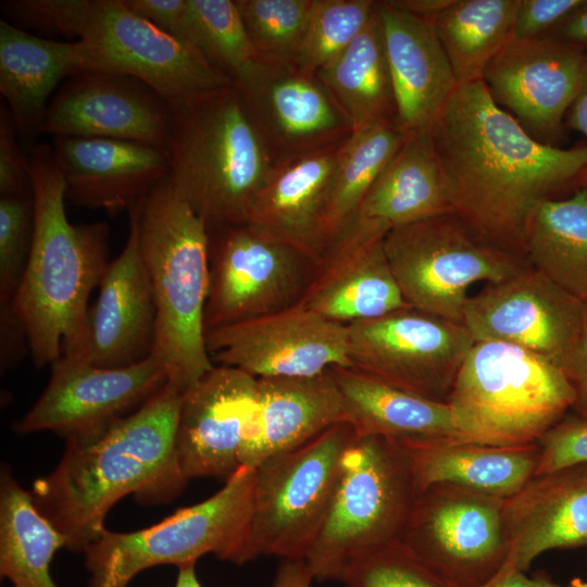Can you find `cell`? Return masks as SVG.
Returning a JSON list of instances; mask_svg holds the SVG:
<instances>
[{"label": "cell", "mask_w": 587, "mask_h": 587, "mask_svg": "<svg viewBox=\"0 0 587 587\" xmlns=\"http://www.w3.org/2000/svg\"><path fill=\"white\" fill-rule=\"evenodd\" d=\"M384 247L407 304L458 323L474 284L498 283L530 266L524 254L453 211L392 228Z\"/></svg>", "instance_id": "9c48e42d"}, {"label": "cell", "mask_w": 587, "mask_h": 587, "mask_svg": "<svg viewBox=\"0 0 587 587\" xmlns=\"http://www.w3.org/2000/svg\"><path fill=\"white\" fill-rule=\"evenodd\" d=\"M65 198L110 215L129 210L170 174V152L142 142L95 137H53Z\"/></svg>", "instance_id": "603a6c76"}, {"label": "cell", "mask_w": 587, "mask_h": 587, "mask_svg": "<svg viewBox=\"0 0 587 587\" xmlns=\"http://www.w3.org/2000/svg\"><path fill=\"white\" fill-rule=\"evenodd\" d=\"M148 271L158 319L151 357L183 392L215 364L205 342L210 234L168 174L128 210Z\"/></svg>", "instance_id": "277c9868"}, {"label": "cell", "mask_w": 587, "mask_h": 587, "mask_svg": "<svg viewBox=\"0 0 587 587\" xmlns=\"http://www.w3.org/2000/svg\"><path fill=\"white\" fill-rule=\"evenodd\" d=\"M75 45L80 72L137 78L167 102L233 83L193 47L136 14L123 0H92Z\"/></svg>", "instance_id": "7c38bea8"}, {"label": "cell", "mask_w": 587, "mask_h": 587, "mask_svg": "<svg viewBox=\"0 0 587 587\" xmlns=\"http://www.w3.org/2000/svg\"><path fill=\"white\" fill-rule=\"evenodd\" d=\"M232 80L274 160L340 143L354 129L316 75L292 61L258 54Z\"/></svg>", "instance_id": "2e32d148"}, {"label": "cell", "mask_w": 587, "mask_h": 587, "mask_svg": "<svg viewBox=\"0 0 587 587\" xmlns=\"http://www.w3.org/2000/svg\"><path fill=\"white\" fill-rule=\"evenodd\" d=\"M584 303L580 332L562 371L574 392L572 413L587 421V302Z\"/></svg>", "instance_id": "c3c4849f"}, {"label": "cell", "mask_w": 587, "mask_h": 587, "mask_svg": "<svg viewBox=\"0 0 587 587\" xmlns=\"http://www.w3.org/2000/svg\"><path fill=\"white\" fill-rule=\"evenodd\" d=\"M344 398L346 423L357 435L401 444L466 441L450 405L399 388L353 366L332 367Z\"/></svg>", "instance_id": "f1b7e54d"}, {"label": "cell", "mask_w": 587, "mask_h": 587, "mask_svg": "<svg viewBox=\"0 0 587 587\" xmlns=\"http://www.w3.org/2000/svg\"><path fill=\"white\" fill-rule=\"evenodd\" d=\"M210 239L205 334L296 304L313 265L302 253L250 225L223 228Z\"/></svg>", "instance_id": "5bb4252c"}, {"label": "cell", "mask_w": 587, "mask_h": 587, "mask_svg": "<svg viewBox=\"0 0 587 587\" xmlns=\"http://www.w3.org/2000/svg\"><path fill=\"white\" fill-rule=\"evenodd\" d=\"M385 236L352 221L312 265L297 303L345 325L407 307L385 252Z\"/></svg>", "instance_id": "7402d4cb"}, {"label": "cell", "mask_w": 587, "mask_h": 587, "mask_svg": "<svg viewBox=\"0 0 587 587\" xmlns=\"http://www.w3.org/2000/svg\"><path fill=\"white\" fill-rule=\"evenodd\" d=\"M479 587H562L545 574L529 577L508 558L502 567Z\"/></svg>", "instance_id": "f907efd6"}, {"label": "cell", "mask_w": 587, "mask_h": 587, "mask_svg": "<svg viewBox=\"0 0 587 587\" xmlns=\"http://www.w3.org/2000/svg\"><path fill=\"white\" fill-rule=\"evenodd\" d=\"M168 105L171 177L209 234L247 225L274 158L236 86Z\"/></svg>", "instance_id": "5b68a950"}, {"label": "cell", "mask_w": 587, "mask_h": 587, "mask_svg": "<svg viewBox=\"0 0 587 587\" xmlns=\"http://www.w3.org/2000/svg\"><path fill=\"white\" fill-rule=\"evenodd\" d=\"M1 370L16 364L28 350L26 332L16 316L11 302L0 305Z\"/></svg>", "instance_id": "681fc988"}, {"label": "cell", "mask_w": 587, "mask_h": 587, "mask_svg": "<svg viewBox=\"0 0 587 587\" xmlns=\"http://www.w3.org/2000/svg\"><path fill=\"white\" fill-rule=\"evenodd\" d=\"M357 434L339 423L255 467L250 539L254 557L304 560L332 502Z\"/></svg>", "instance_id": "30bf717a"}, {"label": "cell", "mask_w": 587, "mask_h": 587, "mask_svg": "<svg viewBox=\"0 0 587 587\" xmlns=\"http://www.w3.org/2000/svg\"><path fill=\"white\" fill-rule=\"evenodd\" d=\"M520 0H452L432 22L458 85L482 80L513 38Z\"/></svg>", "instance_id": "d590c367"}, {"label": "cell", "mask_w": 587, "mask_h": 587, "mask_svg": "<svg viewBox=\"0 0 587 587\" xmlns=\"http://www.w3.org/2000/svg\"><path fill=\"white\" fill-rule=\"evenodd\" d=\"M341 143L275 159L247 225L314 264L329 243L326 213Z\"/></svg>", "instance_id": "d4e9b609"}, {"label": "cell", "mask_w": 587, "mask_h": 587, "mask_svg": "<svg viewBox=\"0 0 587 587\" xmlns=\"http://www.w3.org/2000/svg\"><path fill=\"white\" fill-rule=\"evenodd\" d=\"M375 8L372 0H312L294 63L316 75L364 29Z\"/></svg>", "instance_id": "f35d334b"}, {"label": "cell", "mask_w": 587, "mask_h": 587, "mask_svg": "<svg viewBox=\"0 0 587 587\" xmlns=\"http://www.w3.org/2000/svg\"><path fill=\"white\" fill-rule=\"evenodd\" d=\"M509 559L526 572L541 553L587 546V464L535 475L505 499Z\"/></svg>", "instance_id": "4316f807"}, {"label": "cell", "mask_w": 587, "mask_h": 587, "mask_svg": "<svg viewBox=\"0 0 587 587\" xmlns=\"http://www.w3.org/2000/svg\"><path fill=\"white\" fill-rule=\"evenodd\" d=\"M35 229L30 255L11 305L37 367L60 357L87 360L89 297L109 264L105 222L72 224L65 183L52 147L30 149Z\"/></svg>", "instance_id": "3957f363"}, {"label": "cell", "mask_w": 587, "mask_h": 587, "mask_svg": "<svg viewBox=\"0 0 587 587\" xmlns=\"http://www.w3.org/2000/svg\"><path fill=\"white\" fill-rule=\"evenodd\" d=\"M255 467L240 466L207 500L139 530L105 529L85 551L89 587H126L139 572L196 564L204 554L241 565L253 560L250 539Z\"/></svg>", "instance_id": "ba28073f"}, {"label": "cell", "mask_w": 587, "mask_h": 587, "mask_svg": "<svg viewBox=\"0 0 587 587\" xmlns=\"http://www.w3.org/2000/svg\"><path fill=\"white\" fill-rule=\"evenodd\" d=\"M539 449L535 475L587 464V421L567 414L537 441Z\"/></svg>", "instance_id": "ee69618b"}, {"label": "cell", "mask_w": 587, "mask_h": 587, "mask_svg": "<svg viewBox=\"0 0 587 587\" xmlns=\"http://www.w3.org/2000/svg\"><path fill=\"white\" fill-rule=\"evenodd\" d=\"M564 587H587V580L573 579L567 586Z\"/></svg>", "instance_id": "6f0895ef"}, {"label": "cell", "mask_w": 587, "mask_h": 587, "mask_svg": "<svg viewBox=\"0 0 587 587\" xmlns=\"http://www.w3.org/2000/svg\"><path fill=\"white\" fill-rule=\"evenodd\" d=\"M341 582L347 587H448L401 542L359 561Z\"/></svg>", "instance_id": "b9f144b4"}, {"label": "cell", "mask_w": 587, "mask_h": 587, "mask_svg": "<svg viewBox=\"0 0 587 587\" xmlns=\"http://www.w3.org/2000/svg\"><path fill=\"white\" fill-rule=\"evenodd\" d=\"M429 133L453 212L525 257L535 212L587 168V146L539 142L494 102L483 80L458 85Z\"/></svg>", "instance_id": "6da1fadb"}, {"label": "cell", "mask_w": 587, "mask_h": 587, "mask_svg": "<svg viewBox=\"0 0 587 587\" xmlns=\"http://www.w3.org/2000/svg\"><path fill=\"white\" fill-rule=\"evenodd\" d=\"M40 133L130 140L168 150L170 105L137 78L83 71L54 92Z\"/></svg>", "instance_id": "44dd1931"}, {"label": "cell", "mask_w": 587, "mask_h": 587, "mask_svg": "<svg viewBox=\"0 0 587 587\" xmlns=\"http://www.w3.org/2000/svg\"><path fill=\"white\" fill-rule=\"evenodd\" d=\"M586 0H520L513 38L535 39L550 35Z\"/></svg>", "instance_id": "bcb514c9"}, {"label": "cell", "mask_w": 587, "mask_h": 587, "mask_svg": "<svg viewBox=\"0 0 587 587\" xmlns=\"http://www.w3.org/2000/svg\"><path fill=\"white\" fill-rule=\"evenodd\" d=\"M582 187L587 190V168L584 172L583 178H582Z\"/></svg>", "instance_id": "680465c9"}, {"label": "cell", "mask_w": 587, "mask_h": 587, "mask_svg": "<svg viewBox=\"0 0 587 587\" xmlns=\"http://www.w3.org/2000/svg\"><path fill=\"white\" fill-rule=\"evenodd\" d=\"M92 0H10L1 4L8 22L32 29L77 40Z\"/></svg>", "instance_id": "7bdbcfd3"}, {"label": "cell", "mask_w": 587, "mask_h": 587, "mask_svg": "<svg viewBox=\"0 0 587 587\" xmlns=\"http://www.w3.org/2000/svg\"><path fill=\"white\" fill-rule=\"evenodd\" d=\"M136 14L183 41L188 0H123Z\"/></svg>", "instance_id": "7dc6e473"}, {"label": "cell", "mask_w": 587, "mask_h": 587, "mask_svg": "<svg viewBox=\"0 0 587 587\" xmlns=\"http://www.w3.org/2000/svg\"><path fill=\"white\" fill-rule=\"evenodd\" d=\"M258 416L259 379L214 365L182 396L174 447L182 478L232 476L241 466Z\"/></svg>", "instance_id": "d6986e66"}, {"label": "cell", "mask_w": 587, "mask_h": 587, "mask_svg": "<svg viewBox=\"0 0 587 587\" xmlns=\"http://www.w3.org/2000/svg\"><path fill=\"white\" fill-rule=\"evenodd\" d=\"M175 587H201L195 571V564L178 567Z\"/></svg>", "instance_id": "9f6ffc18"}, {"label": "cell", "mask_w": 587, "mask_h": 587, "mask_svg": "<svg viewBox=\"0 0 587 587\" xmlns=\"http://www.w3.org/2000/svg\"><path fill=\"white\" fill-rule=\"evenodd\" d=\"M66 539L7 467L0 476V573L13 587H57L50 564Z\"/></svg>", "instance_id": "836d02e7"}, {"label": "cell", "mask_w": 587, "mask_h": 587, "mask_svg": "<svg viewBox=\"0 0 587 587\" xmlns=\"http://www.w3.org/2000/svg\"><path fill=\"white\" fill-rule=\"evenodd\" d=\"M258 379V423L241 451V466L257 467L265 459L346 423L344 398L332 369L314 376Z\"/></svg>", "instance_id": "83f0119b"}, {"label": "cell", "mask_w": 587, "mask_h": 587, "mask_svg": "<svg viewBox=\"0 0 587 587\" xmlns=\"http://www.w3.org/2000/svg\"><path fill=\"white\" fill-rule=\"evenodd\" d=\"M235 2L258 53L294 62L312 0H235Z\"/></svg>", "instance_id": "ab89813d"}, {"label": "cell", "mask_w": 587, "mask_h": 587, "mask_svg": "<svg viewBox=\"0 0 587 587\" xmlns=\"http://www.w3.org/2000/svg\"><path fill=\"white\" fill-rule=\"evenodd\" d=\"M167 380L165 367L153 357L129 366L100 367L62 355L16 427L23 434L50 430L66 440L93 439L142 407Z\"/></svg>", "instance_id": "9a60e30c"}, {"label": "cell", "mask_w": 587, "mask_h": 587, "mask_svg": "<svg viewBox=\"0 0 587 587\" xmlns=\"http://www.w3.org/2000/svg\"><path fill=\"white\" fill-rule=\"evenodd\" d=\"M420 490L451 484L508 499L536 473L538 445L494 446L471 441L401 444Z\"/></svg>", "instance_id": "1f68e13d"}, {"label": "cell", "mask_w": 587, "mask_h": 587, "mask_svg": "<svg viewBox=\"0 0 587 587\" xmlns=\"http://www.w3.org/2000/svg\"><path fill=\"white\" fill-rule=\"evenodd\" d=\"M34 229L33 196H0V305L10 303L20 286Z\"/></svg>", "instance_id": "60d3db41"}, {"label": "cell", "mask_w": 587, "mask_h": 587, "mask_svg": "<svg viewBox=\"0 0 587 587\" xmlns=\"http://www.w3.org/2000/svg\"><path fill=\"white\" fill-rule=\"evenodd\" d=\"M392 82L397 125L405 135L429 130L458 87L430 22L377 1Z\"/></svg>", "instance_id": "484cf974"}, {"label": "cell", "mask_w": 587, "mask_h": 587, "mask_svg": "<svg viewBox=\"0 0 587 587\" xmlns=\"http://www.w3.org/2000/svg\"><path fill=\"white\" fill-rule=\"evenodd\" d=\"M586 52L552 36L512 38L486 66L482 80L494 102L533 138L554 146L576 97Z\"/></svg>", "instance_id": "ffe728a7"}, {"label": "cell", "mask_w": 587, "mask_h": 587, "mask_svg": "<svg viewBox=\"0 0 587 587\" xmlns=\"http://www.w3.org/2000/svg\"><path fill=\"white\" fill-rule=\"evenodd\" d=\"M215 365L239 369L257 378L307 377L334 366H352L347 325L298 303L205 334Z\"/></svg>", "instance_id": "e0dca14e"}, {"label": "cell", "mask_w": 587, "mask_h": 587, "mask_svg": "<svg viewBox=\"0 0 587 587\" xmlns=\"http://www.w3.org/2000/svg\"><path fill=\"white\" fill-rule=\"evenodd\" d=\"M567 124L587 139V52L576 97L569 109Z\"/></svg>", "instance_id": "db71d44e"}, {"label": "cell", "mask_w": 587, "mask_h": 587, "mask_svg": "<svg viewBox=\"0 0 587 587\" xmlns=\"http://www.w3.org/2000/svg\"><path fill=\"white\" fill-rule=\"evenodd\" d=\"M390 2L397 8L432 23L452 0H391Z\"/></svg>", "instance_id": "11a10c76"}, {"label": "cell", "mask_w": 587, "mask_h": 587, "mask_svg": "<svg viewBox=\"0 0 587 587\" xmlns=\"http://www.w3.org/2000/svg\"><path fill=\"white\" fill-rule=\"evenodd\" d=\"M78 72L75 40L40 37L0 21V92L24 140L40 134L53 92Z\"/></svg>", "instance_id": "f546056e"}, {"label": "cell", "mask_w": 587, "mask_h": 587, "mask_svg": "<svg viewBox=\"0 0 587 587\" xmlns=\"http://www.w3.org/2000/svg\"><path fill=\"white\" fill-rule=\"evenodd\" d=\"M314 580L303 560H284L279 565L273 587H311Z\"/></svg>", "instance_id": "f5cc1de1"}, {"label": "cell", "mask_w": 587, "mask_h": 587, "mask_svg": "<svg viewBox=\"0 0 587 587\" xmlns=\"http://www.w3.org/2000/svg\"><path fill=\"white\" fill-rule=\"evenodd\" d=\"M450 211L453 210L449 189L430 133L417 130L405 135L352 221L387 234L392 228Z\"/></svg>", "instance_id": "4dcf8cb0"}, {"label": "cell", "mask_w": 587, "mask_h": 587, "mask_svg": "<svg viewBox=\"0 0 587 587\" xmlns=\"http://www.w3.org/2000/svg\"><path fill=\"white\" fill-rule=\"evenodd\" d=\"M584 304L530 265L470 296L462 323L475 341L514 345L562 369L580 332Z\"/></svg>", "instance_id": "ac0fdd59"}, {"label": "cell", "mask_w": 587, "mask_h": 587, "mask_svg": "<svg viewBox=\"0 0 587 587\" xmlns=\"http://www.w3.org/2000/svg\"><path fill=\"white\" fill-rule=\"evenodd\" d=\"M505 499L451 484L420 490L401 544L448 587H479L509 557Z\"/></svg>", "instance_id": "8fae6325"}, {"label": "cell", "mask_w": 587, "mask_h": 587, "mask_svg": "<svg viewBox=\"0 0 587 587\" xmlns=\"http://www.w3.org/2000/svg\"><path fill=\"white\" fill-rule=\"evenodd\" d=\"M587 50V0L550 35Z\"/></svg>", "instance_id": "816d5d0a"}, {"label": "cell", "mask_w": 587, "mask_h": 587, "mask_svg": "<svg viewBox=\"0 0 587 587\" xmlns=\"http://www.w3.org/2000/svg\"><path fill=\"white\" fill-rule=\"evenodd\" d=\"M404 139L405 134L396 123H379L353 129L342 141L328 196L329 243L352 221L369 189Z\"/></svg>", "instance_id": "8d00e7d4"}, {"label": "cell", "mask_w": 587, "mask_h": 587, "mask_svg": "<svg viewBox=\"0 0 587 587\" xmlns=\"http://www.w3.org/2000/svg\"><path fill=\"white\" fill-rule=\"evenodd\" d=\"M182 396L167 382L100 436L66 440L57 467L34 483L36 507L65 537L67 549L84 552L95 542L123 497L165 503L185 487L174 452Z\"/></svg>", "instance_id": "7a4b0ae2"}, {"label": "cell", "mask_w": 587, "mask_h": 587, "mask_svg": "<svg viewBox=\"0 0 587 587\" xmlns=\"http://www.w3.org/2000/svg\"><path fill=\"white\" fill-rule=\"evenodd\" d=\"M316 77L354 129L396 123V101L377 1L369 24Z\"/></svg>", "instance_id": "d6a6232c"}, {"label": "cell", "mask_w": 587, "mask_h": 587, "mask_svg": "<svg viewBox=\"0 0 587 587\" xmlns=\"http://www.w3.org/2000/svg\"><path fill=\"white\" fill-rule=\"evenodd\" d=\"M529 264L570 295L587 302V190L545 201L526 235Z\"/></svg>", "instance_id": "e575fe53"}, {"label": "cell", "mask_w": 587, "mask_h": 587, "mask_svg": "<svg viewBox=\"0 0 587 587\" xmlns=\"http://www.w3.org/2000/svg\"><path fill=\"white\" fill-rule=\"evenodd\" d=\"M420 489L405 449L376 435H357L322 527L304 562L320 582H341L359 561L401 542Z\"/></svg>", "instance_id": "8992f818"}, {"label": "cell", "mask_w": 587, "mask_h": 587, "mask_svg": "<svg viewBox=\"0 0 587 587\" xmlns=\"http://www.w3.org/2000/svg\"><path fill=\"white\" fill-rule=\"evenodd\" d=\"M98 287L88 314L87 361L100 367H124L151 357L158 310L132 220L127 241L109 262Z\"/></svg>", "instance_id": "cb8c5ba5"}, {"label": "cell", "mask_w": 587, "mask_h": 587, "mask_svg": "<svg viewBox=\"0 0 587 587\" xmlns=\"http://www.w3.org/2000/svg\"><path fill=\"white\" fill-rule=\"evenodd\" d=\"M350 363L383 382L447 401L475 339L462 324L410 305L347 324Z\"/></svg>", "instance_id": "4fadbf2b"}, {"label": "cell", "mask_w": 587, "mask_h": 587, "mask_svg": "<svg viewBox=\"0 0 587 587\" xmlns=\"http://www.w3.org/2000/svg\"><path fill=\"white\" fill-rule=\"evenodd\" d=\"M183 41L230 79L258 57L235 0H188Z\"/></svg>", "instance_id": "74e56055"}, {"label": "cell", "mask_w": 587, "mask_h": 587, "mask_svg": "<svg viewBox=\"0 0 587 587\" xmlns=\"http://www.w3.org/2000/svg\"><path fill=\"white\" fill-rule=\"evenodd\" d=\"M466 441L536 444L572 411L573 389L562 369L524 348L475 341L446 401Z\"/></svg>", "instance_id": "52a82bcc"}, {"label": "cell", "mask_w": 587, "mask_h": 587, "mask_svg": "<svg viewBox=\"0 0 587 587\" xmlns=\"http://www.w3.org/2000/svg\"><path fill=\"white\" fill-rule=\"evenodd\" d=\"M17 129L11 113L1 102L0 108V195L33 196L29 158L17 141Z\"/></svg>", "instance_id": "f6af8a7d"}]
</instances>
